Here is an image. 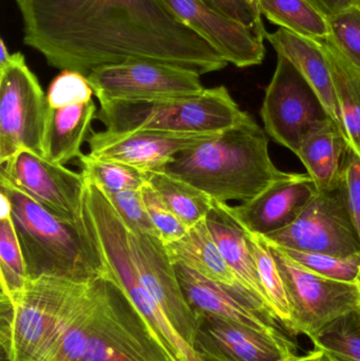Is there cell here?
I'll list each match as a JSON object with an SVG mask.
<instances>
[{"label":"cell","mask_w":360,"mask_h":361,"mask_svg":"<svg viewBox=\"0 0 360 361\" xmlns=\"http://www.w3.org/2000/svg\"><path fill=\"white\" fill-rule=\"evenodd\" d=\"M0 165V179L61 220L82 222L86 190L82 173L50 162L30 150H20Z\"/></svg>","instance_id":"4fadbf2b"},{"label":"cell","mask_w":360,"mask_h":361,"mask_svg":"<svg viewBox=\"0 0 360 361\" xmlns=\"http://www.w3.org/2000/svg\"><path fill=\"white\" fill-rule=\"evenodd\" d=\"M310 339L336 361H360V309L338 316Z\"/></svg>","instance_id":"83f0119b"},{"label":"cell","mask_w":360,"mask_h":361,"mask_svg":"<svg viewBox=\"0 0 360 361\" xmlns=\"http://www.w3.org/2000/svg\"><path fill=\"white\" fill-rule=\"evenodd\" d=\"M315 40L321 44L327 59L350 146L360 156V70L344 56L328 36Z\"/></svg>","instance_id":"d4e9b609"},{"label":"cell","mask_w":360,"mask_h":361,"mask_svg":"<svg viewBox=\"0 0 360 361\" xmlns=\"http://www.w3.org/2000/svg\"><path fill=\"white\" fill-rule=\"evenodd\" d=\"M201 74L171 63L128 61L103 66L89 73V82L99 103L180 99L204 92Z\"/></svg>","instance_id":"8fae6325"},{"label":"cell","mask_w":360,"mask_h":361,"mask_svg":"<svg viewBox=\"0 0 360 361\" xmlns=\"http://www.w3.org/2000/svg\"><path fill=\"white\" fill-rule=\"evenodd\" d=\"M266 38L276 50L277 54L287 57L304 75L318 95L330 118L350 144L336 97L331 71L321 44L312 38L304 37L285 27H280L274 33L266 32Z\"/></svg>","instance_id":"ffe728a7"},{"label":"cell","mask_w":360,"mask_h":361,"mask_svg":"<svg viewBox=\"0 0 360 361\" xmlns=\"http://www.w3.org/2000/svg\"><path fill=\"white\" fill-rule=\"evenodd\" d=\"M356 4V6L360 8V0H356V4Z\"/></svg>","instance_id":"7bdbcfd3"},{"label":"cell","mask_w":360,"mask_h":361,"mask_svg":"<svg viewBox=\"0 0 360 361\" xmlns=\"http://www.w3.org/2000/svg\"><path fill=\"white\" fill-rule=\"evenodd\" d=\"M12 204L8 197L0 191V219L11 218Z\"/></svg>","instance_id":"60d3db41"},{"label":"cell","mask_w":360,"mask_h":361,"mask_svg":"<svg viewBox=\"0 0 360 361\" xmlns=\"http://www.w3.org/2000/svg\"><path fill=\"white\" fill-rule=\"evenodd\" d=\"M291 361H336L325 353L323 350L315 348L313 351L309 352L308 354L304 356H295Z\"/></svg>","instance_id":"ab89813d"},{"label":"cell","mask_w":360,"mask_h":361,"mask_svg":"<svg viewBox=\"0 0 360 361\" xmlns=\"http://www.w3.org/2000/svg\"><path fill=\"white\" fill-rule=\"evenodd\" d=\"M329 35L344 56L360 70V8L356 4L325 17Z\"/></svg>","instance_id":"d6a6232c"},{"label":"cell","mask_w":360,"mask_h":361,"mask_svg":"<svg viewBox=\"0 0 360 361\" xmlns=\"http://www.w3.org/2000/svg\"><path fill=\"white\" fill-rule=\"evenodd\" d=\"M0 275L1 293L10 299L27 284L25 259L12 218L0 219Z\"/></svg>","instance_id":"4dcf8cb0"},{"label":"cell","mask_w":360,"mask_h":361,"mask_svg":"<svg viewBox=\"0 0 360 361\" xmlns=\"http://www.w3.org/2000/svg\"><path fill=\"white\" fill-rule=\"evenodd\" d=\"M165 247L173 263H181L225 286H242L220 252L205 220L188 228L181 239L165 244Z\"/></svg>","instance_id":"cb8c5ba5"},{"label":"cell","mask_w":360,"mask_h":361,"mask_svg":"<svg viewBox=\"0 0 360 361\" xmlns=\"http://www.w3.org/2000/svg\"><path fill=\"white\" fill-rule=\"evenodd\" d=\"M349 146L348 140L332 118L315 125L302 137L296 156L304 163L318 191L330 190L340 184L342 160Z\"/></svg>","instance_id":"7402d4cb"},{"label":"cell","mask_w":360,"mask_h":361,"mask_svg":"<svg viewBox=\"0 0 360 361\" xmlns=\"http://www.w3.org/2000/svg\"><path fill=\"white\" fill-rule=\"evenodd\" d=\"M80 173L88 182L97 185L105 193L139 189L148 182L147 173L122 163L95 160L82 154Z\"/></svg>","instance_id":"f546056e"},{"label":"cell","mask_w":360,"mask_h":361,"mask_svg":"<svg viewBox=\"0 0 360 361\" xmlns=\"http://www.w3.org/2000/svg\"><path fill=\"white\" fill-rule=\"evenodd\" d=\"M97 114L93 99L57 109L48 106L42 157L61 165L80 158L82 144L88 139L91 123L97 118Z\"/></svg>","instance_id":"603a6c76"},{"label":"cell","mask_w":360,"mask_h":361,"mask_svg":"<svg viewBox=\"0 0 360 361\" xmlns=\"http://www.w3.org/2000/svg\"><path fill=\"white\" fill-rule=\"evenodd\" d=\"M42 361H177L111 277L91 282Z\"/></svg>","instance_id":"7a4b0ae2"},{"label":"cell","mask_w":360,"mask_h":361,"mask_svg":"<svg viewBox=\"0 0 360 361\" xmlns=\"http://www.w3.org/2000/svg\"><path fill=\"white\" fill-rule=\"evenodd\" d=\"M182 292L196 313L219 316L273 336L287 338L272 309L245 286L213 281L194 269L173 263Z\"/></svg>","instance_id":"9a60e30c"},{"label":"cell","mask_w":360,"mask_h":361,"mask_svg":"<svg viewBox=\"0 0 360 361\" xmlns=\"http://www.w3.org/2000/svg\"><path fill=\"white\" fill-rule=\"evenodd\" d=\"M11 59H12V54H10V52H8L6 42L1 38L0 39V70L4 69V67L8 66Z\"/></svg>","instance_id":"b9f144b4"},{"label":"cell","mask_w":360,"mask_h":361,"mask_svg":"<svg viewBox=\"0 0 360 361\" xmlns=\"http://www.w3.org/2000/svg\"><path fill=\"white\" fill-rule=\"evenodd\" d=\"M48 104L21 53L0 70V164L20 150L44 156Z\"/></svg>","instance_id":"ba28073f"},{"label":"cell","mask_w":360,"mask_h":361,"mask_svg":"<svg viewBox=\"0 0 360 361\" xmlns=\"http://www.w3.org/2000/svg\"><path fill=\"white\" fill-rule=\"evenodd\" d=\"M85 216L107 263L110 277L124 290L163 347L177 361H204L175 330L142 283L129 241V231L105 193L90 186L85 197Z\"/></svg>","instance_id":"8992f818"},{"label":"cell","mask_w":360,"mask_h":361,"mask_svg":"<svg viewBox=\"0 0 360 361\" xmlns=\"http://www.w3.org/2000/svg\"><path fill=\"white\" fill-rule=\"evenodd\" d=\"M218 133H170L158 130L92 133L87 156L122 163L144 173L163 171L177 154L213 137Z\"/></svg>","instance_id":"5bb4252c"},{"label":"cell","mask_w":360,"mask_h":361,"mask_svg":"<svg viewBox=\"0 0 360 361\" xmlns=\"http://www.w3.org/2000/svg\"><path fill=\"white\" fill-rule=\"evenodd\" d=\"M163 171L226 204L251 201L292 176L275 166L266 130L249 116L237 126L180 152Z\"/></svg>","instance_id":"3957f363"},{"label":"cell","mask_w":360,"mask_h":361,"mask_svg":"<svg viewBox=\"0 0 360 361\" xmlns=\"http://www.w3.org/2000/svg\"><path fill=\"white\" fill-rule=\"evenodd\" d=\"M188 27L204 38L228 63L238 68L260 65L266 55L264 27H245L220 14L202 0H162Z\"/></svg>","instance_id":"ac0fdd59"},{"label":"cell","mask_w":360,"mask_h":361,"mask_svg":"<svg viewBox=\"0 0 360 361\" xmlns=\"http://www.w3.org/2000/svg\"><path fill=\"white\" fill-rule=\"evenodd\" d=\"M99 105L97 118L109 131L221 133L249 118L224 86L180 99L112 101Z\"/></svg>","instance_id":"52a82bcc"},{"label":"cell","mask_w":360,"mask_h":361,"mask_svg":"<svg viewBox=\"0 0 360 361\" xmlns=\"http://www.w3.org/2000/svg\"><path fill=\"white\" fill-rule=\"evenodd\" d=\"M263 238L272 245L302 252L337 257L360 254V235L342 179L334 188L318 191L293 224Z\"/></svg>","instance_id":"30bf717a"},{"label":"cell","mask_w":360,"mask_h":361,"mask_svg":"<svg viewBox=\"0 0 360 361\" xmlns=\"http://www.w3.org/2000/svg\"><path fill=\"white\" fill-rule=\"evenodd\" d=\"M142 188L116 193H105L103 190L101 191L105 193L130 233H143V235L160 238L158 229L154 226L148 214Z\"/></svg>","instance_id":"836d02e7"},{"label":"cell","mask_w":360,"mask_h":361,"mask_svg":"<svg viewBox=\"0 0 360 361\" xmlns=\"http://www.w3.org/2000/svg\"><path fill=\"white\" fill-rule=\"evenodd\" d=\"M247 241L268 302L277 317L283 322V326L290 331L291 310L283 278L279 273L271 246L262 235H254L249 231Z\"/></svg>","instance_id":"f1b7e54d"},{"label":"cell","mask_w":360,"mask_h":361,"mask_svg":"<svg viewBox=\"0 0 360 361\" xmlns=\"http://www.w3.org/2000/svg\"><path fill=\"white\" fill-rule=\"evenodd\" d=\"M359 286H360V275H359Z\"/></svg>","instance_id":"ee69618b"},{"label":"cell","mask_w":360,"mask_h":361,"mask_svg":"<svg viewBox=\"0 0 360 361\" xmlns=\"http://www.w3.org/2000/svg\"><path fill=\"white\" fill-rule=\"evenodd\" d=\"M340 175L346 188L349 208L360 235V156L350 146L345 154Z\"/></svg>","instance_id":"74e56055"},{"label":"cell","mask_w":360,"mask_h":361,"mask_svg":"<svg viewBox=\"0 0 360 361\" xmlns=\"http://www.w3.org/2000/svg\"><path fill=\"white\" fill-rule=\"evenodd\" d=\"M92 282V281H91ZM91 282L42 276L13 299L1 294V345L8 361H42Z\"/></svg>","instance_id":"5b68a950"},{"label":"cell","mask_w":360,"mask_h":361,"mask_svg":"<svg viewBox=\"0 0 360 361\" xmlns=\"http://www.w3.org/2000/svg\"><path fill=\"white\" fill-rule=\"evenodd\" d=\"M0 191L12 204L11 218L20 243L27 279L49 276L91 282L109 277L107 263L85 214L82 222L61 220L2 179Z\"/></svg>","instance_id":"277c9868"},{"label":"cell","mask_w":360,"mask_h":361,"mask_svg":"<svg viewBox=\"0 0 360 361\" xmlns=\"http://www.w3.org/2000/svg\"><path fill=\"white\" fill-rule=\"evenodd\" d=\"M318 193L312 178L292 173L260 195L238 206H228L232 216L254 235L276 233L293 224Z\"/></svg>","instance_id":"d6986e66"},{"label":"cell","mask_w":360,"mask_h":361,"mask_svg":"<svg viewBox=\"0 0 360 361\" xmlns=\"http://www.w3.org/2000/svg\"><path fill=\"white\" fill-rule=\"evenodd\" d=\"M261 118L268 135L295 154L304 135L315 125L331 118L314 89L281 55L266 88Z\"/></svg>","instance_id":"7c38bea8"},{"label":"cell","mask_w":360,"mask_h":361,"mask_svg":"<svg viewBox=\"0 0 360 361\" xmlns=\"http://www.w3.org/2000/svg\"><path fill=\"white\" fill-rule=\"evenodd\" d=\"M129 241L142 283L182 338L194 348L198 315L182 292L165 244L154 235L130 231Z\"/></svg>","instance_id":"e0dca14e"},{"label":"cell","mask_w":360,"mask_h":361,"mask_svg":"<svg viewBox=\"0 0 360 361\" xmlns=\"http://www.w3.org/2000/svg\"><path fill=\"white\" fill-rule=\"evenodd\" d=\"M278 248L298 264L319 275L340 281H359L360 254L350 257H337L319 252H302L291 248Z\"/></svg>","instance_id":"1f68e13d"},{"label":"cell","mask_w":360,"mask_h":361,"mask_svg":"<svg viewBox=\"0 0 360 361\" xmlns=\"http://www.w3.org/2000/svg\"><path fill=\"white\" fill-rule=\"evenodd\" d=\"M213 10L245 27H264L257 0H202Z\"/></svg>","instance_id":"8d00e7d4"},{"label":"cell","mask_w":360,"mask_h":361,"mask_svg":"<svg viewBox=\"0 0 360 361\" xmlns=\"http://www.w3.org/2000/svg\"><path fill=\"white\" fill-rule=\"evenodd\" d=\"M23 42L51 67L88 76L103 66L151 61L219 71L228 61L162 0H16Z\"/></svg>","instance_id":"6da1fadb"},{"label":"cell","mask_w":360,"mask_h":361,"mask_svg":"<svg viewBox=\"0 0 360 361\" xmlns=\"http://www.w3.org/2000/svg\"><path fill=\"white\" fill-rule=\"evenodd\" d=\"M291 310L290 331L311 335L348 312L360 309L359 282L331 279L298 264L271 245Z\"/></svg>","instance_id":"9c48e42d"},{"label":"cell","mask_w":360,"mask_h":361,"mask_svg":"<svg viewBox=\"0 0 360 361\" xmlns=\"http://www.w3.org/2000/svg\"><path fill=\"white\" fill-rule=\"evenodd\" d=\"M142 190L148 214L158 229L163 243L168 244L181 239L187 233L188 227L173 214L149 183H146Z\"/></svg>","instance_id":"d590c367"},{"label":"cell","mask_w":360,"mask_h":361,"mask_svg":"<svg viewBox=\"0 0 360 361\" xmlns=\"http://www.w3.org/2000/svg\"><path fill=\"white\" fill-rule=\"evenodd\" d=\"M325 17L336 14L349 6H354L356 0H306Z\"/></svg>","instance_id":"f35d334b"},{"label":"cell","mask_w":360,"mask_h":361,"mask_svg":"<svg viewBox=\"0 0 360 361\" xmlns=\"http://www.w3.org/2000/svg\"><path fill=\"white\" fill-rule=\"evenodd\" d=\"M260 13L271 23L304 37L329 35L327 19L306 0H257Z\"/></svg>","instance_id":"4316f807"},{"label":"cell","mask_w":360,"mask_h":361,"mask_svg":"<svg viewBox=\"0 0 360 361\" xmlns=\"http://www.w3.org/2000/svg\"><path fill=\"white\" fill-rule=\"evenodd\" d=\"M147 176L152 188L188 228L205 220L213 205V200L206 193L164 171Z\"/></svg>","instance_id":"484cf974"},{"label":"cell","mask_w":360,"mask_h":361,"mask_svg":"<svg viewBox=\"0 0 360 361\" xmlns=\"http://www.w3.org/2000/svg\"><path fill=\"white\" fill-rule=\"evenodd\" d=\"M205 222L220 252L241 284L272 309L249 250L247 229L232 216L228 204L213 201Z\"/></svg>","instance_id":"44dd1931"},{"label":"cell","mask_w":360,"mask_h":361,"mask_svg":"<svg viewBox=\"0 0 360 361\" xmlns=\"http://www.w3.org/2000/svg\"><path fill=\"white\" fill-rule=\"evenodd\" d=\"M93 93L86 75L72 70H63L49 86L46 104L54 109L80 105L90 102Z\"/></svg>","instance_id":"e575fe53"},{"label":"cell","mask_w":360,"mask_h":361,"mask_svg":"<svg viewBox=\"0 0 360 361\" xmlns=\"http://www.w3.org/2000/svg\"><path fill=\"white\" fill-rule=\"evenodd\" d=\"M194 349L204 361H291L293 343L238 322L197 313Z\"/></svg>","instance_id":"2e32d148"}]
</instances>
